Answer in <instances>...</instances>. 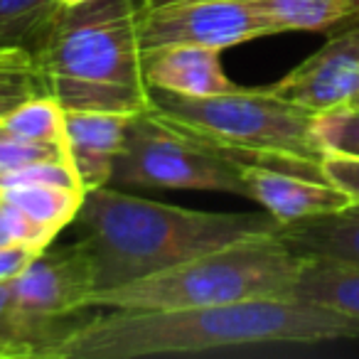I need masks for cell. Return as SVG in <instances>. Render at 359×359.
<instances>
[{
	"mask_svg": "<svg viewBox=\"0 0 359 359\" xmlns=\"http://www.w3.org/2000/svg\"><path fill=\"white\" fill-rule=\"evenodd\" d=\"M359 339V323L295 298H254L177 310H118L79 320L47 359H140L266 344Z\"/></svg>",
	"mask_w": 359,
	"mask_h": 359,
	"instance_id": "cell-1",
	"label": "cell"
},
{
	"mask_svg": "<svg viewBox=\"0 0 359 359\" xmlns=\"http://www.w3.org/2000/svg\"><path fill=\"white\" fill-rule=\"evenodd\" d=\"M76 222L84 229L81 244L94 264L96 290L143 278L246 236L280 229L269 212L187 210L143 200L114 185L84 192Z\"/></svg>",
	"mask_w": 359,
	"mask_h": 359,
	"instance_id": "cell-2",
	"label": "cell"
},
{
	"mask_svg": "<svg viewBox=\"0 0 359 359\" xmlns=\"http://www.w3.org/2000/svg\"><path fill=\"white\" fill-rule=\"evenodd\" d=\"M35 55L45 94L65 111L133 116L150 109L138 0L62 6Z\"/></svg>",
	"mask_w": 359,
	"mask_h": 359,
	"instance_id": "cell-3",
	"label": "cell"
},
{
	"mask_svg": "<svg viewBox=\"0 0 359 359\" xmlns=\"http://www.w3.org/2000/svg\"><path fill=\"white\" fill-rule=\"evenodd\" d=\"M150 109L200 143L239 163L293 170L315 180L323 148L315 138V111L266 89H241L215 96H182L150 89Z\"/></svg>",
	"mask_w": 359,
	"mask_h": 359,
	"instance_id": "cell-4",
	"label": "cell"
},
{
	"mask_svg": "<svg viewBox=\"0 0 359 359\" xmlns=\"http://www.w3.org/2000/svg\"><path fill=\"white\" fill-rule=\"evenodd\" d=\"M300 264L303 259L278 231L256 234L143 278L94 290L89 308L177 310L254 298H288Z\"/></svg>",
	"mask_w": 359,
	"mask_h": 359,
	"instance_id": "cell-5",
	"label": "cell"
},
{
	"mask_svg": "<svg viewBox=\"0 0 359 359\" xmlns=\"http://www.w3.org/2000/svg\"><path fill=\"white\" fill-rule=\"evenodd\" d=\"M111 185L121 190H200L246 197L239 160L200 143L153 109L130 116Z\"/></svg>",
	"mask_w": 359,
	"mask_h": 359,
	"instance_id": "cell-6",
	"label": "cell"
},
{
	"mask_svg": "<svg viewBox=\"0 0 359 359\" xmlns=\"http://www.w3.org/2000/svg\"><path fill=\"white\" fill-rule=\"evenodd\" d=\"M94 290V264L81 241L40 251L11 280L13 357H50L57 342L79 323L76 315L89 310Z\"/></svg>",
	"mask_w": 359,
	"mask_h": 359,
	"instance_id": "cell-7",
	"label": "cell"
},
{
	"mask_svg": "<svg viewBox=\"0 0 359 359\" xmlns=\"http://www.w3.org/2000/svg\"><path fill=\"white\" fill-rule=\"evenodd\" d=\"M138 35L148 55L172 45L222 52L280 32L246 0H138Z\"/></svg>",
	"mask_w": 359,
	"mask_h": 359,
	"instance_id": "cell-8",
	"label": "cell"
},
{
	"mask_svg": "<svg viewBox=\"0 0 359 359\" xmlns=\"http://www.w3.org/2000/svg\"><path fill=\"white\" fill-rule=\"evenodd\" d=\"M269 89L315 114L349 104L359 91V20L334 30L315 55Z\"/></svg>",
	"mask_w": 359,
	"mask_h": 359,
	"instance_id": "cell-9",
	"label": "cell"
},
{
	"mask_svg": "<svg viewBox=\"0 0 359 359\" xmlns=\"http://www.w3.org/2000/svg\"><path fill=\"white\" fill-rule=\"evenodd\" d=\"M241 180L246 197L259 202L261 210L269 212L280 226L332 215L352 205V200L327 180H315L293 170L241 163Z\"/></svg>",
	"mask_w": 359,
	"mask_h": 359,
	"instance_id": "cell-10",
	"label": "cell"
},
{
	"mask_svg": "<svg viewBox=\"0 0 359 359\" xmlns=\"http://www.w3.org/2000/svg\"><path fill=\"white\" fill-rule=\"evenodd\" d=\"M128 121V114L65 111L67 158L84 192L111 185L114 165L123 148Z\"/></svg>",
	"mask_w": 359,
	"mask_h": 359,
	"instance_id": "cell-11",
	"label": "cell"
},
{
	"mask_svg": "<svg viewBox=\"0 0 359 359\" xmlns=\"http://www.w3.org/2000/svg\"><path fill=\"white\" fill-rule=\"evenodd\" d=\"M143 67L150 89H165L182 96H215L236 89L222 67L219 50L212 47H163L143 55Z\"/></svg>",
	"mask_w": 359,
	"mask_h": 359,
	"instance_id": "cell-12",
	"label": "cell"
},
{
	"mask_svg": "<svg viewBox=\"0 0 359 359\" xmlns=\"http://www.w3.org/2000/svg\"><path fill=\"white\" fill-rule=\"evenodd\" d=\"M278 236L303 259H339L359 264V202L332 215L283 224Z\"/></svg>",
	"mask_w": 359,
	"mask_h": 359,
	"instance_id": "cell-13",
	"label": "cell"
},
{
	"mask_svg": "<svg viewBox=\"0 0 359 359\" xmlns=\"http://www.w3.org/2000/svg\"><path fill=\"white\" fill-rule=\"evenodd\" d=\"M288 298L334 310L359 323V264L339 259H303Z\"/></svg>",
	"mask_w": 359,
	"mask_h": 359,
	"instance_id": "cell-14",
	"label": "cell"
},
{
	"mask_svg": "<svg viewBox=\"0 0 359 359\" xmlns=\"http://www.w3.org/2000/svg\"><path fill=\"white\" fill-rule=\"evenodd\" d=\"M278 32H334L359 20V0H246Z\"/></svg>",
	"mask_w": 359,
	"mask_h": 359,
	"instance_id": "cell-15",
	"label": "cell"
},
{
	"mask_svg": "<svg viewBox=\"0 0 359 359\" xmlns=\"http://www.w3.org/2000/svg\"><path fill=\"white\" fill-rule=\"evenodd\" d=\"M0 200L15 205L37 224L60 234L67 224L76 222L81 202H84V192L50 185H22L0 190Z\"/></svg>",
	"mask_w": 359,
	"mask_h": 359,
	"instance_id": "cell-16",
	"label": "cell"
},
{
	"mask_svg": "<svg viewBox=\"0 0 359 359\" xmlns=\"http://www.w3.org/2000/svg\"><path fill=\"white\" fill-rule=\"evenodd\" d=\"M60 8V0H0V47L35 52Z\"/></svg>",
	"mask_w": 359,
	"mask_h": 359,
	"instance_id": "cell-17",
	"label": "cell"
},
{
	"mask_svg": "<svg viewBox=\"0 0 359 359\" xmlns=\"http://www.w3.org/2000/svg\"><path fill=\"white\" fill-rule=\"evenodd\" d=\"M35 96H45L37 55L25 47H0V118Z\"/></svg>",
	"mask_w": 359,
	"mask_h": 359,
	"instance_id": "cell-18",
	"label": "cell"
},
{
	"mask_svg": "<svg viewBox=\"0 0 359 359\" xmlns=\"http://www.w3.org/2000/svg\"><path fill=\"white\" fill-rule=\"evenodd\" d=\"M0 123L22 138L65 145V109L47 94L20 104L3 116Z\"/></svg>",
	"mask_w": 359,
	"mask_h": 359,
	"instance_id": "cell-19",
	"label": "cell"
},
{
	"mask_svg": "<svg viewBox=\"0 0 359 359\" xmlns=\"http://www.w3.org/2000/svg\"><path fill=\"white\" fill-rule=\"evenodd\" d=\"M315 138H318L323 153L354 155L359 158V109L357 106H334V109L320 111L313 121Z\"/></svg>",
	"mask_w": 359,
	"mask_h": 359,
	"instance_id": "cell-20",
	"label": "cell"
},
{
	"mask_svg": "<svg viewBox=\"0 0 359 359\" xmlns=\"http://www.w3.org/2000/svg\"><path fill=\"white\" fill-rule=\"evenodd\" d=\"M57 160H69L65 145L22 138L0 123V175L15 172L37 163H57Z\"/></svg>",
	"mask_w": 359,
	"mask_h": 359,
	"instance_id": "cell-21",
	"label": "cell"
},
{
	"mask_svg": "<svg viewBox=\"0 0 359 359\" xmlns=\"http://www.w3.org/2000/svg\"><path fill=\"white\" fill-rule=\"evenodd\" d=\"M55 239V231L37 224L15 205L0 200V246H30L35 251H45Z\"/></svg>",
	"mask_w": 359,
	"mask_h": 359,
	"instance_id": "cell-22",
	"label": "cell"
},
{
	"mask_svg": "<svg viewBox=\"0 0 359 359\" xmlns=\"http://www.w3.org/2000/svg\"><path fill=\"white\" fill-rule=\"evenodd\" d=\"M320 172L330 185L339 187L352 202H359V158L325 153L320 160Z\"/></svg>",
	"mask_w": 359,
	"mask_h": 359,
	"instance_id": "cell-23",
	"label": "cell"
},
{
	"mask_svg": "<svg viewBox=\"0 0 359 359\" xmlns=\"http://www.w3.org/2000/svg\"><path fill=\"white\" fill-rule=\"evenodd\" d=\"M37 254L40 251L30 246H0V283H8L20 276Z\"/></svg>",
	"mask_w": 359,
	"mask_h": 359,
	"instance_id": "cell-24",
	"label": "cell"
},
{
	"mask_svg": "<svg viewBox=\"0 0 359 359\" xmlns=\"http://www.w3.org/2000/svg\"><path fill=\"white\" fill-rule=\"evenodd\" d=\"M0 357H13L11 337V280L0 283Z\"/></svg>",
	"mask_w": 359,
	"mask_h": 359,
	"instance_id": "cell-25",
	"label": "cell"
},
{
	"mask_svg": "<svg viewBox=\"0 0 359 359\" xmlns=\"http://www.w3.org/2000/svg\"><path fill=\"white\" fill-rule=\"evenodd\" d=\"M62 6H79V3H86V0H60Z\"/></svg>",
	"mask_w": 359,
	"mask_h": 359,
	"instance_id": "cell-26",
	"label": "cell"
},
{
	"mask_svg": "<svg viewBox=\"0 0 359 359\" xmlns=\"http://www.w3.org/2000/svg\"><path fill=\"white\" fill-rule=\"evenodd\" d=\"M349 106H357V109H359V91L352 96V99H349Z\"/></svg>",
	"mask_w": 359,
	"mask_h": 359,
	"instance_id": "cell-27",
	"label": "cell"
}]
</instances>
